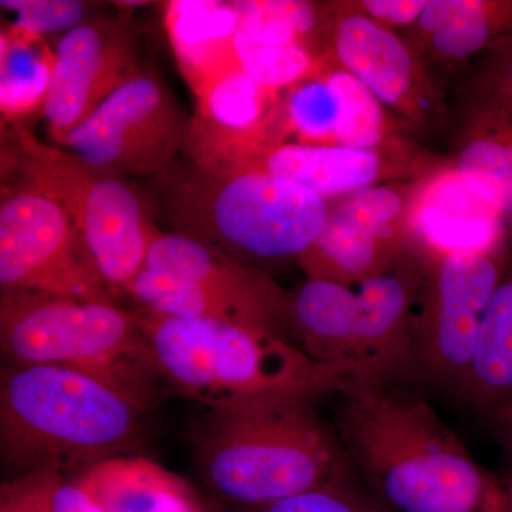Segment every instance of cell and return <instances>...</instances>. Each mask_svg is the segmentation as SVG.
I'll return each mask as SVG.
<instances>
[{
  "mask_svg": "<svg viewBox=\"0 0 512 512\" xmlns=\"http://www.w3.org/2000/svg\"><path fill=\"white\" fill-rule=\"evenodd\" d=\"M498 420V429H500L501 439H503L505 447L510 451L512 457V404L495 414Z\"/></svg>",
  "mask_w": 512,
  "mask_h": 512,
  "instance_id": "33",
  "label": "cell"
},
{
  "mask_svg": "<svg viewBox=\"0 0 512 512\" xmlns=\"http://www.w3.org/2000/svg\"><path fill=\"white\" fill-rule=\"evenodd\" d=\"M55 52L42 37L16 28L3 30L0 40V106L3 116L19 117L45 104Z\"/></svg>",
  "mask_w": 512,
  "mask_h": 512,
  "instance_id": "23",
  "label": "cell"
},
{
  "mask_svg": "<svg viewBox=\"0 0 512 512\" xmlns=\"http://www.w3.org/2000/svg\"><path fill=\"white\" fill-rule=\"evenodd\" d=\"M238 23L235 3H168L165 26L178 64L195 94L222 73L238 67L234 49Z\"/></svg>",
  "mask_w": 512,
  "mask_h": 512,
  "instance_id": "20",
  "label": "cell"
},
{
  "mask_svg": "<svg viewBox=\"0 0 512 512\" xmlns=\"http://www.w3.org/2000/svg\"><path fill=\"white\" fill-rule=\"evenodd\" d=\"M409 228L426 255L488 251L512 235L510 222L468 190L453 163L421 181Z\"/></svg>",
  "mask_w": 512,
  "mask_h": 512,
  "instance_id": "17",
  "label": "cell"
},
{
  "mask_svg": "<svg viewBox=\"0 0 512 512\" xmlns=\"http://www.w3.org/2000/svg\"><path fill=\"white\" fill-rule=\"evenodd\" d=\"M133 315L165 379L211 410L261 397L315 399L349 382L274 330L177 318L144 306Z\"/></svg>",
  "mask_w": 512,
  "mask_h": 512,
  "instance_id": "3",
  "label": "cell"
},
{
  "mask_svg": "<svg viewBox=\"0 0 512 512\" xmlns=\"http://www.w3.org/2000/svg\"><path fill=\"white\" fill-rule=\"evenodd\" d=\"M343 5L350 12L399 33L400 29L409 30L420 19L427 0H355L343 2Z\"/></svg>",
  "mask_w": 512,
  "mask_h": 512,
  "instance_id": "31",
  "label": "cell"
},
{
  "mask_svg": "<svg viewBox=\"0 0 512 512\" xmlns=\"http://www.w3.org/2000/svg\"><path fill=\"white\" fill-rule=\"evenodd\" d=\"M164 212L175 234L247 262L301 259L318 241L330 202L285 178L259 171L168 168Z\"/></svg>",
  "mask_w": 512,
  "mask_h": 512,
  "instance_id": "5",
  "label": "cell"
},
{
  "mask_svg": "<svg viewBox=\"0 0 512 512\" xmlns=\"http://www.w3.org/2000/svg\"><path fill=\"white\" fill-rule=\"evenodd\" d=\"M12 165L22 190L45 195L72 217L104 279L114 291H126L158 235L126 180L72 151L40 143L22 126L12 130Z\"/></svg>",
  "mask_w": 512,
  "mask_h": 512,
  "instance_id": "8",
  "label": "cell"
},
{
  "mask_svg": "<svg viewBox=\"0 0 512 512\" xmlns=\"http://www.w3.org/2000/svg\"><path fill=\"white\" fill-rule=\"evenodd\" d=\"M487 512H507L504 505L503 488H501L500 495H498L497 500L494 501V504L491 505L490 510Z\"/></svg>",
  "mask_w": 512,
  "mask_h": 512,
  "instance_id": "35",
  "label": "cell"
},
{
  "mask_svg": "<svg viewBox=\"0 0 512 512\" xmlns=\"http://www.w3.org/2000/svg\"><path fill=\"white\" fill-rule=\"evenodd\" d=\"M303 396H272L212 409L200 437L208 485L232 503L264 508L348 483L342 444Z\"/></svg>",
  "mask_w": 512,
  "mask_h": 512,
  "instance_id": "2",
  "label": "cell"
},
{
  "mask_svg": "<svg viewBox=\"0 0 512 512\" xmlns=\"http://www.w3.org/2000/svg\"><path fill=\"white\" fill-rule=\"evenodd\" d=\"M261 512H386L380 505L357 493L349 484L326 485L286 498Z\"/></svg>",
  "mask_w": 512,
  "mask_h": 512,
  "instance_id": "29",
  "label": "cell"
},
{
  "mask_svg": "<svg viewBox=\"0 0 512 512\" xmlns=\"http://www.w3.org/2000/svg\"><path fill=\"white\" fill-rule=\"evenodd\" d=\"M403 39L427 66L468 62L512 43V0H427Z\"/></svg>",
  "mask_w": 512,
  "mask_h": 512,
  "instance_id": "18",
  "label": "cell"
},
{
  "mask_svg": "<svg viewBox=\"0 0 512 512\" xmlns=\"http://www.w3.org/2000/svg\"><path fill=\"white\" fill-rule=\"evenodd\" d=\"M140 407L67 367L18 365L3 373L0 439L20 470H84L117 457L137 430Z\"/></svg>",
  "mask_w": 512,
  "mask_h": 512,
  "instance_id": "6",
  "label": "cell"
},
{
  "mask_svg": "<svg viewBox=\"0 0 512 512\" xmlns=\"http://www.w3.org/2000/svg\"><path fill=\"white\" fill-rule=\"evenodd\" d=\"M501 488H503L505 510H507V512H512V478Z\"/></svg>",
  "mask_w": 512,
  "mask_h": 512,
  "instance_id": "34",
  "label": "cell"
},
{
  "mask_svg": "<svg viewBox=\"0 0 512 512\" xmlns=\"http://www.w3.org/2000/svg\"><path fill=\"white\" fill-rule=\"evenodd\" d=\"M45 113L56 146L143 66L131 29L120 19L96 18L60 36Z\"/></svg>",
  "mask_w": 512,
  "mask_h": 512,
  "instance_id": "16",
  "label": "cell"
},
{
  "mask_svg": "<svg viewBox=\"0 0 512 512\" xmlns=\"http://www.w3.org/2000/svg\"><path fill=\"white\" fill-rule=\"evenodd\" d=\"M239 69L266 89H289L325 67L305 45L266 46L237 30L234 40Z\"/></svg>",
  "mask_w": 512,
  "mask_h": 512,
  "instance_id": "25",
  "label": "cell"
},
{
  "mask_svg": "<svg viewBox=\"0 0 512 512\" xmlns=\"http://www.w3.org/2000/svg\"><path fill=\"white\" fill-rule=\"evenodd\" d=\"M0 285L8 295L114 303L82 231L45 195L8 192L0 205Z\"/></svg>",
  "mask_w": 512,
  "mask_h": 512,
  "instance_id": "9",
  "label": "cell"
},
{
  "mask_svg": "<svg viewBox=\"0 0 512 512\" xmlns=\"http://www.w3.org/2000/svg\"><path fill=\"white\" fill-rule=\"evenodd\" d=\"M0 5L15 15L13 28L40 37L52 33L66 35L96 18V3L77 0H2Z\"/></svg>",
  "mask_w": 512,
  "mask_h": 512,
  "instance_id": "27",
  "label": "cell"
},
{
  "mask_svg": "<svg viewBox=\"0 0 512 512\" xmlns=\"http://www.w3.org/2000/svg\"><path fill=\"white\" fill-rule=\"evenodd\" d=\"M79 477L104 512H204L185 481L147 458H107Z\"/></svg>",
  "mask_w": 512,
  "mask_h": 512,
  "instance_id": "21",
  "label": "cell"
},
{
  "mask_svg": "<svg viewBox=\"0 0 512 512\" xmlns=\"http://www.w3.org/2000/svg\"><path fill=\"white\" fill-rule=\"evenodd\" d=\"M460 394L494 416L512 404V258L485 308Z\"/></svg>",
  "mask_w": 512,
  "mask_h": 512,
  "instance_id": "22",
  "label": "cell"
},
{
  "mask_svg": "<svg viewBox=\"0 0 512 512\" xmlns=\"http://www.w3.org/2000/svg\"><path fill=\"white\" fill-rule=\"evenodd\" d=\"M512 258V235L481 252L427 255L414 370L461 393L481 319Z\"/></svg>",
  "mask_w": 512,
  "mask_h": 512,
  "instance_id": "10",
  "label": "cell"
},
{
  "mask_svg": "<svg viewBox=\"0 0 512 512\" xmlns=\"http://www.w3.org/2000/svg\"><path fill=\"white\" fill-rule=\"evenodd\" d=\"M426 269L427 255L416 249L362 284L308 278L289 293L282 333L312 360L349 380L406 377L414 370Z\"/></svg>",
  "mask_w": 512,
  "mask_h": 512,
  "instance_id": "4",
  "label": "cell"
},
{
  "mask_svg": "<svg viewBox=\"0 0 512 512\" xmlns=\"http://www.w3.org/2000/svg\"><path fill=\"white\" fill-rule=\"evenodd\" d=\"M191 120L146 67L67 136L62 147L120 177H160L187 150Z\"/></svg>",
  "mask_w": 512,
  "mask_h": 512,
  "instance_id": "12",
  "label": "cell"
},
{
  "mask_svg": "<svg viewBox=\"0 0 512 512\" xmlns=\"http://www.w3.org/2000/svg\"><path fill=\"white\" fill-rule=\"evenodd\" d=\"M451 163L468 190L512 225V114L473 90Z\"/></svg>",
  "mask_w": 512,
  "mask_h": 512,
  "instance_id": "19",
  "label": "cell"
},
{
  "mask_svg": "<svg viewBox=\"0 0 512 512\" xmlns=\"http://www.w3.org/2000/svg\"><path fill=\"white\" fill-rule=\"evenodd\" d=\"M421 181L376 185L329 201L322 234L299 259L308 278L362 284L419 249L409 215Z\"/></svg>",
  "mask_w": 512,
  "mask_h": 512,
  "instance_id": "14",
  "label": "cell"
},
{
  "mask_svg": "<svg viewBox=\"0 0 512 512\" xmlns=\"http://www.w3.org/2000/svg\"><path fill=\"white\" fill-rule=\"evenodd\" d=\"M63 473L35 470L20 474L0 487V512H56L55 495Z\"/></svg>",
  "mask_w": 512,
  "mask_h": 512,
  "instance_id": "28",
  "label": "cell"
},
{
  "mask_svg": "<svg viewBox=\"0 0 512 512\" xmlns=\"http://www.w3.org/2000/svg\"><path fill=\"white\" fill-rule=\"evenodd\" d=\"M450 163L407 140L397 146L370 150L338 144L268 141L198 165L211 170L275 175L335 201L376 185L424 180Z\"/></svg>",
  "mask_w": 512,
  "mask_h": 512,
  "instance_id": "15",
  "label": "cell"
},
{
  "mask_svg": "<svg viewBox=\"0 0 512 512\" xmlns=\"http://www.w3.org/2000/svg\"><path fill=\"white\" fill-rule=\"evenodd\" d=\"M309 49L356 77L407 128L446 123L444 94L413 47L400 33L350 12L343 2L322 3Z\"/></svg>",
  "mask_w": 512,
  "mask_h": 512,
  "instance_id": "11",
  "label": "cell"
},
{
  "mask_svg": "<svg viewBox=\"0 0 512 512\" xmlns=\"http://www.w3.org/2000/svg\"><path fill=\"white\" fill-rule=\"evenodd\" d=\"M339 109L338 93L322 69L289 87L284 100L285 124L301 138L299 143L335 144Z\"/></svg>",
  "mask_w": 512,
  "mask_h": 512,
  "instance_id": "26",
  "label": "cell"
},
{
  "mask_svg": "<svg viewBox=\"0 0 512 512\" xmlns=\"http://www.w3.org/2000/svg\"><path fill=\"white\" fill-rule=\"evenodd\" d=\"M146 268L177 278L171 301L181 318L218 320L284 336L289 293L248 262L184 235L158 232Z\"/></svg>",
  "mask_w": 512,
  "mask_h": 512,
  "instance_id": "13",
  "label": "cell"
},
{
  "mask_svg": "<svg viewBox=\"0 0 512 512\" xmlns=\"http://www.w3.org/2000/svg\"><path fill=\"white\" fill-rule=\"evenodd\" d=\"M55 508L56 512H104L80 477L70 481L63 480L56 491Z\"/></svg>",
  "mask_w": 512,
  "mask_h": 512,
  "instance_id": "32",
  "label": "cell"
},
{
  "mask_svg": "<svg viewBox=\"0 0 512 512\" xmlns=\"http://www.w3.org/2000/svg\"><path fill=\"white\" fill-rule=\"evenodd\" d=\"M473 90L512 114V43L487 53Z\"/></svg>",
  "mask_w": 512,
  "mask_h": 512,
  "instance_id": "30",
  "label": "cell"
},
{
  "mask_svg": "<svg viewBox=\"0 0 512 512\" xmlns=\"http://www.w3.org/2000/svg\"><path fill=\"white\" fill-rule=\"evenodd\" d=\"M326 63V62H325ZM323 74L339 97L335 144L352 148H384L404 143L407 128L356 77L326 63Z\"/></svg>",
  "mask_w": 512,
  "mask_h": 512,
  "instance_id": "24",
  "label": "cell"
},
{
  "mask_svg": "<svg viewBox=\"0 0 512 512\" xmlns=\"http://www.w3.org/2000/svg\"><path fill=\"white\" fill-rule=\"evenodd\" d=\"M0 343L18 365L77 370L140 409L150 397V379L163 376L133 312L109 303L2 293Z\"/></svg>",
  "mask_w": 512,
  "mask_h": 512,
  "instance_id": "7",
  "label": "cell"
},
{
  "mask_svg": "<svg viewBox=\"0 0 512 512\" xmlns=\"http://www.w3.org/2000/svg\"><path fill=\"white\" fill-rule=\"evenodd\" d=\"M406 377L349 380L336 436L384 507L487 512L501 493Z\"/></svg>",
  "mask_w": 512,
  "mask_h": 512,
  "instance_id": "1",
  "label": "cell"
}]
</instances>
